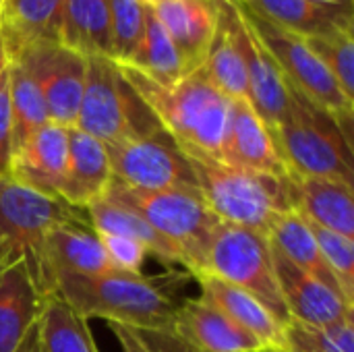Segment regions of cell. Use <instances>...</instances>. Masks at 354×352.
<instances>
[{
  "mask_svg": "<svg viewBox=\"0 0 354 352\" xmlns=\"http://www.w3.org/2000/svg\"><path fill=\"white\" fill-rule=\"evenodd\" d=\"M64 0H6L0 15V33L8 52V58L23 48L41 41L56 39L60 10Z\"/></svg>",
  "mask_w": 354,
  "mask_h": 352,
  "instance_id": "cell-27",
  "label": "cell"
},
{
  "mask_svg": "<svg viewBox=\"0 0 354 352\" xmlns=\"http://www.w3.org/2000/svg\"><path fill=\"white\" fill-rule=\"evenodd\" d=\"M147 4L141 0H110V60L129 64L145 33Z\"/></svg>",
  "mask_w": 354,
  "mask_h": 352,
  "instance_id": "cell-34",
  "label": "cell"
},
{
  "mask_svg": "<svg viewBox=\"0 0 354 352\" xmlns=\"http://www.w3.org/2000/svg\"><path fill=\"white\" fill-rule=\"evenodd\" d=\"M189 160L197 189L220 222L268 237L272 226L292 212L286 176L241 170L222 162Z\"/></svg>",
  "mask_w": 354,
  "mask_h": 352,
  "instance_id": "cell-3",
  "label": "cell"
},
{
  "mask_svg": "<svg viewBox=\"0 0 354 352\" xmlns=\"http://www.w3.org/2000/svg\"><path fill=\"white\" fill-rule=\"evenodd\" d=\"M284 342L286 352H354L353 315L330 326L290 319L284 326Z\"/></svg>",
  "mask_w": 354,
  "mask_h": 352,
  "instance_id": "cell-33",
  "label": "cell"
},
{
  "mask_svg": "<svg viewBox=\"0 0 354 352\" xmlns=\"http://www.w3.org/2000/svg\"><path fill=\"white\" fill-rule=\"evenodd\" d=\"M272 137L288 172L328 176L353 185L351 133L330 112L292 87L288 112L272 129Z\"/></svg>",
  "mask_w": 354,
  "mask_h": 352,
  "instance_id": "cell-4",
  "label": "cell"
},
{
  "mask_svg": "<svg viewBox=\"0 0 354 352\" xmlns=\"http://www.w3.org/2000/svg\"><path fill=\"white\" fill-rule=\"evenodd\" d=\"M110 180L112 168L106 145L77 127H71L60 199L77 210H87L93 201L106 195Z\"/></svg>",
  "mask_w": 354,
  "mask_h": 352,
  "instance_id": "cell-18",
  "label": "cell"
},
{
  "mask_svg": "<svg viewBox=\"0 0 354 352\" xmlns=\"http://www.w3.org/2000/svg\"><path fill=\"white\" fill-rule=\"evenodd\" d=\"M68 156V127L46 122L10 158L6 176L48 197H60Z\"/></svg>",
  "mask_w": 354,
  "mask_h": 352,
  "instance_id": "cell-13",
  "label": "cell"
},
{
  "mask_svg": "<svg viewBox=\"0 0 354 352\" xmlns=\"http://www.w3.org/2000/svg\"><path fill=\"white\" fill-rule=\"evenodd\" d=\"M319 2H328V4H338V6H351V8H354V0H319Z\"/></svg>",
  "mask_w": 354,
  "mask_h": 352,
  "instance_id": "cell-43",
  "label": "cell"
},
{
  "mask_svg": "<svg viewBox=\"0 0 354 352\" xmlns=\"http://www.w3.org/2000/svg\"><path fill=\"white\" fill-rule=\"evenodd\" d=\"M112 178L131 189H197L189 156L160 129L143 137L106 145Z\"/></svg>",
  "mask_w": 354,
  "mask_h": 352,
  "instance_id": "cell-10",
  "label": "cell"
},
{
  "mask_svg": "<svg viewBox=\"0 0 354 352\" xmlns=\"http://www.w3.org/2000/svg\"><path fill=\"white\" fill-rule=\"evenodd\" d=\"M143 4H147V6H156V4H160V2H164V0H141Z\"/></svg>",
  "mask_w": 354,
  "mask_h": 352,
  "instance_id": "cell-44",
  "label": "cell"
},
{
  "mask_svg": "<svg viewBox=\"0 0 354 352\" xmlns=\"http://www.w3.org/2000/svg\"><path fill=\"white\" fill-rule=\"evenodd\" d=\"M10 158H12V124H10V95H8V68H6L0 77V176H6Z\"/></svg>",
  "mask_w": 354,
  "mask_h": 352,
  "instance_id": "cell-38",
  "label": "cell"
},
{
  "mask_svg": "<svg viewBox=\"0 0 354 352\" xmlns=\"http://www.w3.org/2000/svg\"><path fill=\"white\" fill-rule=\"evenodd\" d=\"M239 8L243 17L247 19V23L253 27L263 48L270 52V56L278 64L286 83L295 91H299L301 95H305L307 100H311L313 104L330 112L351 133L354 100L342 91L338 81L322 64V60L309 50L305 39L288 29H282L261 19L259 15H255L243 4H239Z\"/></svg>",
  "mask_w": 354,
  "mask_h": 352,
  "instance_id": "cell-9",
  "label": "cell"
},
{
  "mask_svg": "<svg viewBox=\"0 0 354 352\" xmlns=\"http://www.w3.org/2000/svg\"><path fill=\"white\" fill-rule=\"evenodd\" d=\"M272 261L290 319L309 326H330L353 315V305H348L336 290L290 263L274 247Z\"/></svg>",
  "mask_w": 354,
  "mask_h": 352,
  "instance_id": "cell-15",
  "label": "cell"
},
{
  "mask_svg": "<svg viewBox=\"0 0 354 352\" xmlns=\"http://www.w3.org/2000/svg\"><path fill=\"white\" fill-rule=\"evenodd\" d=\"M44 266L50 284L56 274L93 276L114 270L89 222H71L52 230L44 243Z\"/></svg>",
  "mask_w": 354,
  "mask_h": 352,
  "instance_id": "cell-21",
  "label": "cell"
},
{
  "mask_svg": "<svg viewBox=\"0 0 354 352\" xmlns=\"http://www.w3.org/2000/svg\"><path fill=\"white\" fill-rule=\"evenodd\" d=\"M21 64L37 85L50 122L75 127L85 83L87 58L64 48L56 39H41L10 58Z\"/></svg>",
  "mask_w": 354,
  "mask_h": 352,
  "instance_id": "cell-11",
  "label": "cell"
},
{
  "mask_svg": "<svg viewBox=\"0 0 354 352\" xmlns=\"http://www.w3.org/2000/svg\"><path fill=\"white\" fill-rule=\"evenodd\" d=\"M12 263H17V257L12 255L10 247L0 239V272H2V270H6V268H8V266H12Z\"/></svg>",
  "mask_w": 354,
  "mask_h": 352,
  "instance_id": "cell-41",
  "label": "cell"
},
{
  "mask_svg": "<svg viewBox=\"0 0 354 352\" xmlns=\"http://www.w3.org/2000/svg\"><path fill=\"white\" fill-rule=\"evenodd\" d=\"M75 127L104 145L160 131V122L133 91L120 66L106 56H89Z\"/></svg>",
  "mask_w": 354,
  "mask_h": 352,
  "instance_id": "cell-7",
  "label": "cell"
},
{
  "mask_svg": "<svg viewBox=\"0 0 354 352\" xmlns=\"http://www.w3.org/2000/svg\"><path fill=\"white\" fill-rule=\"evenodd\" d=\"M236 10H239L236 39H239V48L243 54L245 71H247V89H249L247 102L272 131L288 112L290 87L286 79L282 77L278 64L270 56V52L263 48L259 37L255 35L253 27L243 17L239 4H236Z\"/></svg>",
  "mask_w": 354,
  "mask_h": 352,
  "instance_id": "cell-12",
  "label": "cell"
},
{
  "mask_svg": "<svg viewBox=\"0 0 354 352\" xmlns=\"http://www.w3.org/2000/svg\"><path fill=\"white\" fill-rule=\"evenodd\" d=\"M151 224L185 257L187 272L197 278L205 272L207 251L220 220L205 205L199 189H131L112 178L106 195Z\"/></svg>",
  "mask_w": 354,
  "mask_h": 352,
  "instance_id": "cell-5",
  "label": "cell"
},
{
  "mask_svg": "<svg viewBox=\"0 0 354 352\" xmlns=\"http://www.w3.org/2000/svg\"><path fill=\"white\" fill-rule=\"evenodd\" d=\"M156 19L170 35L185 75L199 71L205 62L218 25L216 0H164L151 6Z\"/></svg>",
  "mask_w": 354,
  "mask_h": 352,
  "instance_id": "cell-17",
  "label": "cell"
},
{
  "mask_svg": "<svg viewBox=\"0 0 354 352\" xmlns=\"http://www.w3.org/2000/svg\"><path fill=\"white\" fill-rule=\"evenodd\" d=\"M268 241L290 263H295L303 272L311 274L322 284L330 286L332 290H336L342 297V290H340L332 270L328 268V263H326V259H324V255H322V251H319V247L311 234V228L307 226V222L297 212L284 214L268 232Z\"/></svg>",
  "mask_w": 354,
  "mask_h": 352,
  "instance_id": "cell-28",
  "label": "cell"
},
{
  "mask_svg": "<svg viewBox=\"0 0 354 352\" xmlns=\"http://www.w3.org/2000/svg\"><path fill=\"white\" fill-rule=\"evenodd\" d=\"M261 19L288 29L301 37L322 35L340 25L353 23L351 6L328 4L319 0H236Z\"/></svg>",
  "mask_w": 354,
  "mask_h": 352,
  "instance_id": "cell-24",
  "label": "cell"
},
{
  "mask_svg": "<svg viewBox=\"0 0 354 352\" xmlns=\"http://www.w3.org/2000/svg\"><path fill=\"white\" fill-rule=\"evenodd\" d=\"M8 95H10V124H12V154L46 122L48 110L46 102L25 73V68L10 60L8 64Z\"/></svg>",
  "mask_w": 354,
  "mask_h": 352,
  "instance_id": "cell-31",
  "label": "cell"
},
{
  "mask_svg": "<svg viewBox=\"0 0 354 352\" xmlns=\"http://www.w3.org/2000/svg\"><path fill=\"white\" fill-rule=\"evenodd\" d=\"M56 41L85 58H110V0H64Z\"/></svg>",
  "mask_w": 354,
  "mask_h": 352,
  "instance_id": "cell-26",
  "label": "cell"
},
{
  "mask_svg": "<svg viewBox=\"0 0 354 352\" xmlns=\"http://www.w3.org/2000/svg\"><path fill=\"white\" fill-rule=\"evenodd\" d=\"M97 237L114 270H120L127 274H143L141 270L147 259V251L137 241L120 237V234H97Z\"/></svg>",
  "mask_w": 354,
  "mask_h": 352,
  "instance_id": "cell-36",
  "label": "cell"
},
{
  "mask_svg": "<svg viewBox=\"0 0 354 352\" xmlns=\"http://www.w3.org/2000/svg\"><path fill=\"white\" fill-rule=\"evenodd\" d=\"M149 352H205L174 328H133Z\"/></svg>",
  "mask_w": 354,
  "mask_h": 352,
  "instance_id": "cell-37",
  "label": "cell"
},
{
  "mask_svg": "<svg viewBox=\"0 0 354 352\" xmlns=\"http://www.w3.org/2000/svg\"><path fill=\"white\" fill-rule=\"evenodd\" d=\"M191 274L172 270L166 276H143L112 270L79 276L56 274L52 295L83 319H106L129 328H172Z\"/></svg>",
  "mask_w": 354,
  "mask_h": 352,
  "instance_id": "cell-1",
  "label": "cell"
},
{
  "mask_svg": "<svg viewBox=\"0 0 354 352\" xmlns=\"http://www.w3.org/2000/svg\"><path fill=\"white\" fill-rule=\"evenodd\" d=\"M44 352H100L87 319L56 295L48 297L37 317Z\"/></svg>",
  "mask_w": 354,
  "mask_h": 352,
  "instance_id": "cell-29",
  "label": "cell"
},
{
  "mask_svg": "<svg viewBox=\"0 0 354 352\" xmlns=\"http://www.w3.org/2000/svg\"><path fill=\"white\" fill-rule=\"evenodd\" d=\"M85 214H87L91 228L97 234H120V237L133 239L147 251V255L156 257L160 263L170 266V270L172 266H180L187 272V261L183 253L133 210L116 201H110L108 197H102L93 201L85 210Z\"/></svg>",
  "mask_w": 354,
  "mask_h": 352,
  "instance_id": "cell-25",
  "label": "cell"
},
{
  "mask_svg": "<svg viewBox=\"0 0 354 352\" xmlns=\"http://www.w3.org/2000/svg\"><path fill=\"white\" fill-rule=\"evenodd\" d=\"M307 222V220H305ZM307 226L311 228V234L328 263V268L332 270L342 297L346 299L348 305H353L354 301V239L342 237L334 230L322 228L317 224L307 222Z\"/></svg>",
  "mask_w": 354,
  "mask_h": 352,
  "instance_id": "cell-35",
  "label": "cell"
},
{
  "mask_svg": "<svg viewBox=\"0 0 354 352\" xmlns=\"http://www.w3.org/2000/svg\"><path fill=\"white\" fill-rule=\"evenodd\" d=\"M218 2V25L214 39L209 44L205 62L201 66L207 81L228 100H247V71L243 54L236 39V4L234 0H216Z\"/></svg>",
  "mask_w": 354,
  "mask_h": 352,
  "instance_id": "cell-22",
  "label": "cell"
},
{
  "mask_svg": "<svg viewBox=\"0 0 354 352\" xmlns=\"http://www.w3.org/2000/svg\"><path fill=\"white\" fill-rule=\"evenodd\" d=\"M120 66H131L162 85H172L180 81L183 77H187L180 56L170 35L156 19L151 6H147V12H145V33H143L137 54L133 56L129 64H120Z\"/></svg>",
  "mask_w": 354,
  "mask_h": 352,
  "instance_id": "cell-30",
  "label": "cell"
},
{
  "mask_svg": "<svg viewBox=\"0 0 354 352\" xmlns=\"http://www.w3.org/2000/svg\"><path fill=\"white\" fill-rule=\"evenodd\" d=\"M120 71L160 127L189 158L222 162L232 100L222 95L201 68L172 85L156 83L131 66H120Z\"/></svg>",
  "mask_w": 354,
  "mask_h": 352,
  "instance_id": "cell-2",
  "label": "cell"
},
{
  "mask_svg": "<svg viewBox=\"0 0 354 352\" xmlns=\"http://www.w3.org/2000/svg\"><path fill=\"white\" fill-rule=\"evenodd\" d=\"M15 352H44V346H41V338H39V328L37 324L25 334V338L21 340V344L17 346Z\"/></svg>",
  "mask_w": 354,
  "mask_h": 352,
  "instance_id": "cell-40",
  "label": "cell"
},
{
  "mask_svg": "<svg viewBox=\"0 0 354 352\" xmlns=\"http://www.w3.org/2000/svg\"><path fill=\"white\" fill-rule=\"evenodd\" d=\"M201 288V299L220 309L239 328L257 338L266 352H286L284 326L251 295L212 276L201 274L195 278Z\"/></svg>",
  "mask_w": 354,
  "mask_h": 352,
  "instance_id": "cell-19",
  "label": "cell"
},
{
  "mask_svg": "<svg viewBox=\"0 0 354 352\" xmlns=\"http://www.w3.org/2000/svg\"><path fill=\"white\" fill-rule=\"evenodd\" d=\"M4 2H6V0H0V15H2V8H4Z\"/></svg>",
  "mask_w": 354,
  "mask_h": 352,
  "instance_id": "cell-45",
  "label": "cell"
},
{
  "mask_svg": "<svg viewBox=\"0 0 354 352\" xmlns=\"http://www.w3.org/2000/svg\"><path fill=\"white\" fill-rule=\"evenodd\" d=\"M8 62H10V58H8V52H6V46H4L2 33H0V77L8 68Z\"/></svg>",
  "mask_w": 354,
  "mask_h": 352,
  "instance_id": "cell-42",
  "label": "cell"
},
{
  "mask_svg": "<svg viewBox=\"0 0 354 352\" xmlns=\"http://www.w3.org/2000/svg\"><path fill=\"white\" fill-rule=\"evenodd\" d=\"M172 328L205 352H266L257 338L201 297L180 303Z\"/></svg>",
  "mask_w": 354,
  "mask_h": 352,
  "instance_id": "cell-20",
  "label": "cell"
},
{
  "mask_svg": "<svg viewBox=\"0 0 354 352\" xmlns=\"http://www.w3.org/2000/svg\"><path fill=\"white\" fill-rule=\"evenodd\" d=\"M286 185L292 212H297L303 220L354 239L353 185L338 178L297 172L286 174Z\"/></svg>",
  "mask_w": 354,
  "mask_h": 352,
  "instance_id": "cell-16",
  "label": "cell"
},
{
  "mask_svg": "<svg viewBox=\"0 0 354 352\" xmlns=\"http://www.w3.org/2000/svg\"><path fill=\"white\" fill-rule=\"evenodd\" d=\"M71 222H89L85 210L0 176V239L10 247L17 261L25 263L44 299L52 297V284L44 266V243L52 230Z\"/></svg>",
  "mask_w": 354,
  "mask_h": 352,
  "instance_id": "cell-6",
  "label": "cell"
},
{
  "mask_svg": "<svg viewBox=\"0 0 354 352\" xmlns=\"http://www.w3.org/2000/svg\"><path fill=\"white\" fill-rule=\"evenodd\" d=\"M108 326H110L114 338L118 340L122 352H149L145 349V344L137 338V334H135L133 328L122 326V324H108Z\"/></svg>",
  "mask_w": 354,
  "mask_h": 352,
  "instance_id": "cell-39",
  "label": "cell"
},
{
  "mask_svg": "<svg viewBox=\"0 0 354 352\" xmlns=\"http://www.w3.org/2000/svg\"><path fill=\"white\" fill-rule=\"evenodd\" d=\"M44 301L23 261L0 272V352L17 351L37 324Z\"/></svg>",
  "mask_w": 354,
  "mask_h": 352,
  "instance_id": "cell-23",
  "label": "cell"
},
{
  "mask_svg": "<svg viewBox=\"0 0 354 352\" xmlns=\"http://www.w3.org/2000/svg\"><path fill=\"white\" fill-rule=\"evenodd\" d=\"M354 21L328 33L303 37L309 50L332 73L342 91L354 100Z\"/></svg>",
  "mask_w": 354,
  "mask_h": 352,
  "instance_id": "cell-32",
  "label": "cell"
},
{
  "mask_svg": "<svg viewBox=\"0 0 354 352\" xmlns=\"http://www.w3.org/2000/svg\"><path fill=\"white\" fill-rule=\"evenodd\" d=\"M203 274H212L245 290L282 326L290 322L272 261V245L266 234L220 222L207 251Z\"/></svg>",
  "mask_w": 354,
  "mask_h": 352,
  "instance_id": "cell-8",
  "label": "cell"
},
{
  "mask_svg": "<svg viewBox=\"0 0 354 352\" xmlns=\"http://www.w3.org/2000/svg\"><path fill=\"white\" fill-rule=\"evenodd\" d=\"M222 164L272 176L288 174L272 131L257 116L247 100H234L230 104V118L222 147Z\"/></svg>",
  "mask_w": 354,
  "mask_h": 352,
  "instance_id": "cell-14",
  "label": "cell"
}]
</instances>
